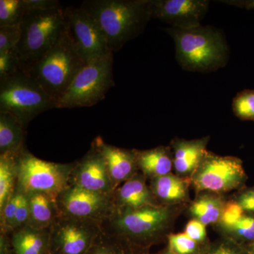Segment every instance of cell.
Listing matches in <instances>:
<instances>
[{
	"instance_id": "42",
	"label": "cell",
	"mask_w": 254,
	"mask_h": 254,
	"mask_svg": "<svg viewBox=\"0 0 254 254\" xmlns=\"http://www.w3.org/2000/svg\"><path fill=\"white\" fill-rule=\"evenodd\" d=\"M7 254H14V251H13V252H10V253Z\"/></svg>"
},
{
	"instance_id": "32",
	"label": "cell",
	"mask_w": 254,
	"mask_h": 254,
	"mask_svg": "<svg viewBox=\"0 0 254 254\" xmlns=\"http://www.w3.org/2000/svg\"><path fill=\"white\" fill-rule=\"evenodd\" d=\"M21 36V25L0 26V53L16 48Z\"/></svg>"
},
{
	"instance_id": "9",
	"label": "cell",
	"mask_w": 254,
	"mask_h": 254,
	"mask_svg": "<svg viewBox=\"0 0 254 254\" xmlns=\"http://www.w3.org/2000/svg\"><path fill=\"white\" fill-rule=\"evenodd\" d=\"M248 176L243 162L235 156H221L207 152L190 177L195 193L203 191L222 193L245 188Z\"/></svg>"
},
{
	"instance_id": "19",
	"label": "cell",
	"mask_w": 254,
	"mask_h": 254,
	"mask_svg": "<svg viewBox=\"0 0 254 254\" xmlns=\"http://www.w3.org/2000/svg\"><path fill=\"white\" fill-rule=\"evenodd\" d=\"M134 150L138 171L147 180L165 176L173 172V155L170 145H160L151 149Z\"/></svg>"
},
{
	"instance_id": "2",
	"label": "cell",
	"mask_w": 254,
	"mask_h": 254,
	"mask_svg": "<svg viewBox=\"0 0 254 254\" xmlns=\"http://www.w3.org/2000/svg\"><path fill=\"white\" fill-rule=\"evenodd\" d=\"M81 7L94 18L113 53L140 36L152 17V0H86Z\"/></svg>"
},
{
	"instance_id": "36",
	"label": "cell",
	"mask_w": 254,
	"mask_h": 254,
	"mask_svg": "<svg viewBox=\"0 0 254 254\" xmlns=\"http://www.w3.org/2000/svg\"><path fill=\"white\" fill-rule=\"evenodd\" d=\"M232 198L236 200L246 213L254 215V187L242 189Z\"/></svg>"
},
{
	"instance_id": "25",
	"label": "cell",
	"mask_w": 254,
	"mask_h": 254,
	"mask_svg": "<svg viewBox=\"0 0 254 254\" xmlns=\"http://www.w3.org/2000/svg\"><path fill=\"white\" fill-rule=\"evenodd\" d=\"M16 155H0V210L14 193L17 185Z\"/></svg>"
},
{
	"instance_id": "38",
	"label": "cell",
	"mask_w": 254,
	"mask_h": 254,
	"mask_svg": "<svg viewBox=\"0 0 254 254\" xmlns=\"http://www.w3.org/2000/svg\"><path fill=\"white\" fill-rule=\"evenodd\" d=\"M222 2L239 6V7L245 8L247 9H254V0L253 1H223Z\"/></svg>"
},
{
	"instance_id": "20",
	"label": "cell",
	"mask_w": 254,
	"mask_h": 254,
	"mask_svg": "<svg viewBox=\"0 0 254 254\" xmlns=\"http://www.w3.org/2000/svg\"><path fill=\"white\" fill-rule=\"evenodd\" d=\"M14 254H51L50 228L38 230L26 226L10 235Z\"/></svg>"
},
{
	"instance_id": "23",
	"label": "cell",
	"mask_w": 254,
	"mask_h": 254,
	"mask_svg": "<svg viewBox=\"0 0 254 254\" xmlns=\"http://www.w3.org/2000/svg\"><path fill=\"white\" fill-rule=\"evenodd\" d=\"M226 200L219 193L201 192L190 203L189 212L193 219L199 220L205 226H215L220 222Z\"/></svg>"
},
{
	"instance_id": "6",
	"label": "cell",
	"mask_w": 254,
	"mask_h": 254,
	"mask_svg": "<svg viewBox=\"0 0 254 254\" xmlns=\"http://www.w3.org/2000/svg\"><path fill=\"white\" fill-rule=\"evenodd\" d=\"M56 108V102L21 69L0 80V112L17 119L26 128L40 114Z\"/></svg>"
},
{
	"instance_id": "29",
	"label": "cell",
	"mask_w": 254,
	"mask_h": 254,
	"mask_svg": "<svg viewBox=\"0 0 254 254\" xmlns=\"http://www.w3.org/2000/svg\"><path fill=\"white\" fill-rule=\"evenodd\" d=\"M26 12L23 0L0 1V26H18Z\"/></svg>"
},
{
	"instance_id": "13",
	"label": "cell",
	"mask_w": 254,
	"mask_h": 254,
	"mask_svg": "<svg viewBox=\"0 0 254 254\" xmlns=\"http://www.w3.org/2000/svg\"><path fill=\"white\" fill-rule=\"evenodd\" d=\"M68 185L90 191L114 195L116 190L110 179L103 155L93 142L86 154L74 162Z\"/></svg>"
},
{
	"instance_id": "24",
	"label": "cell",
	"mask_w": 254,
	"mask_h": 254,
	"mask_svg": "<svg viewBox=\"0 0 254 254\" xmlns=\"http://www.w3.org/2000/svg\"><path fill=\"white\" fill-rule=\"evenodd\" d=\"M26 128L12 115L0 112V155H16L24 148Z\"/></svg>"
},
{
	"instance_id": "27",
	"label": "cell",
	"mask_w": 254,
	"mask_h": 254,
	"mask_svg": "<svg viewBox=\"0 0 254 254\" xmlns=\"http://www.w3.org/2000/svg\"><path fill=\"white\" fill-rule=\"evenodd\" d=\"M85 254H133V247L127 241L101 227L98 236Z\"/></svg>"
},
{
	"instance_id": "31",
	"label": "cell",
	"mask_w": 254,
	"mask_h": 254,
	"mask_svg": "<svg viewBox=\"0 0 254 254\" xmlns=\"http://www.w3.org/2000/svg\"><path fill=\"white\" fill-rule=\"evenodd\" d=\"M203 254H251L248 248L224 237L210 242Z\"/></svg>"
},
{
	"instance_id": "12",
	"label": "cell",
	"mask_w": 254,
	"mask_h": 254,
	"mask_svg": "<svg viewBox=\"0 0 254 254\" xmlns=\"http://www.w3.org/2000/svg\"><path fill=\"white\" fill-rule=\"evenodd\" d=\"M100 230V222L60 216L50 227L51 254H85Z\"/></svg>"
},
{
	"instance_id": "3",
	"label": "cell",
	"mask_w": 254,
	"mask_h": 254,
	"mask_svg": "<svg viewBox=\"0 0 254 254\" xmlns=\"http://www.w3.org/2000/svg\"><path fill=\"white\" fill-rule=\"evenodd\" d=\"M175 41L176 58L183 69L194 72L215 71L226 65L230 50L221 31L211 26L165 29Z\"/></svg>"
},
{
	"instance_id": "15",
	"label": "cell",
	"mask_w": 254,
	"mask_h": 254,
	"mask_svg": "<svg viewBox=\"0 0 254 254\" xmlns=\"http://www.w3.org/2000/svg\"><path fill=\"white\" fill-rule=\"evenodd\" d=\"M93 142L103 155L115 190L139 173L134 149L108 144L100 136L95 138Z\"/></svg>"
},
{
	"instance_id": "8",
	"label": "cell",
	"mask_w": 254,
	"mask_h": 254,
	"mask_svg": "<svg viewBox=\"0 0 254 254\" xmlns=\"http://www.w3.org/2000/svg\"><path fill=\"white\" fill-rule=\"evenodd\" d=\"M17 186L26 193L42 192L56 197L68 185L74 163L61 164L37 158L26 147L18 153Z\"/></svg>"
},
{
	"instance_id": "1",
	"label": "cell",
	"mask_w": 254,
	"mask_h": 254,
	"mask_svg": "<svg viewBox=\"0 0 254 254\" xmlns=\"http://www.w3.org/2000/svg\"><path fill=\"white\" fill-rule=\"evenodd\" d=\"M183 205H148L136 210H115L101 222L105 231L133 247L148 249L167 240Z\"/></svg>"
},
{
	"instance_id": "21",
	"label": "cell",
	"mask_w": 254,
	"mask_h": 254,
	"mask_svg": "<svg viewBox=\"0 0 254 254\" xmlns=\"http://www.w3.org/2000/svg\"><path fill=\"white\" fill-rule=\"evenodd\" d=\"M1 233L10 235L18 229L28 225L29 205L27 193L16 185L10 199L0 210Z\"/></svg>"
},
{
	"instance_id": "37",
	"label": "cell",
	"mask_w": 254,
	"mask_h": 254,
	"mask_svg": "<svg viewBox=\"0 0 254 254\" xmlns=\"http://www.w3.org/2000/svg\"><path fill=\"white\" fill-rule=\"evenodd\" d=\"M26 10H50L61 8L59 1L55 0H23Z\"/></svg>"
},
{
	"instance_id": "22",
	"label": "cell",
	"mask_w": 254,
	"mask_h": 254,
	"mask_svg": "<svg viewBox=\"0 0 254 254\" xmlns=\"http://www.w3.org/2000/svg\"><path fill=\"white\" fill-rule=\"evenodd\" d=\"M28 226L38 230L50 228L60 216L56 197L42 192H28Z\"/></svg>"
},
{
	"instance_id": "5",
	"label": "cell",
	"mask_w": 254,
	"mask_h": 254,
	"mask_svg": "<svg viewBox=\"0 0 254 254\" xmlns=\"http://www.w3.org/2000/svg\"><path fill=\"white\" fill-rule=\"evenodd\" d=\"M21 36L16 47L20 69L28 66L55 46L65 28L64 9L26 10Z\"/></svg>"
},
{
	"instance_id": "16",
	"label": "cell",
	"mask_w": 254,
	"mask_h": 254,
	"mask_svg": "<svg viewBox=\"0 0 254 254\" xmlns=\"http://www.w3.org/2000/svg\"><path fill=\"white\" fill-rule=\"evenodd\" d=\"M210 136L197 139L186 140L175 138L172 140L174 170L175 175L182 178L190 179L206 154Z\"/></svg>"
},
{
	"instance_id": "11",
	"label": "cell",
	"mask_w": 254,
	"mask_h": 254,
	"mask_svg": "<svg viewBox=\"0 0 254 254\" xmlns=\"http://www.w3.org/2000/svg\"><path fill=\"white\" fill-rule=\"evenodd\" d=\"M65 27L86 64L112 53L106 38L91 15L80 7L64 9Z\"/></svg>"
},
{
	"instance_id": "39",
	"label": "cell",
	"mask_w": 254,
	"mask_h": 254,
	"mask_svg": "<svg viewBox=\"0 0 254 254\" xmlns=\"http://www.w3.org/2000/svg\"><path fill=\"white\" fill-rule=\"evenodd\" d=\"M133 254H152L150 252V250L148 249L137 248L133 247Z\"/></svg>"
},
{
	"instance_id": "10",
	"label": "cell",
	"mask_w": 254,
	"mask_h": 254,
	"mask_svg": "<svg viewBox=\"0 0 254 254\" xmlns=\"http://www.w3.org/2000/svg\"><path fill=\"white\" fill-rule=\"evenodd\" d=\"M113 195L68 185L58 195L56 200L60 216L101 223L116 210Z\"/></svg>"
},
{
	"instance_id": "28",
	"label": "cell",
	"mask_w": 254,
	"mask_h": 254,
	"mask_svg": "<svg viewBox=\"0 0 254 254\" xmlns=\"http://www.w3.org/2000/svg\"><path fill=\"white\" fill-rule=\"evenodd\" d=\"M166 240L167 248L175 254H203L210 244L200 245L187 236L185 232L170 233Z\"/></svg>"
},
{
	"instance_id": "35",
	"label": "cell",
	"mask_w": 254,
	"mask_h": 254,
	"mask_svg": "<svg viewBox=\"0 0 254 254\" xmlns=\"http://www.w3.org/2000/svg\"><path fill=\"white\" fill-rule=\"evenodd\" d=\"M185 233L200 245H208L210 243L207 235L206 226L196 219H192L188 222L185 227Z\"/></svg>"
},
{
	"instance_id": "4",
	"label": "cell",
	"mask_w": 254,
	"mask_h": 254,
	"mask_svg": "<svg viewBox=\"0 0 254 254\" xmlns=\"http://www.w3.org/2000/svg\"><path fill=\"white\" fill-rule=\"evenodd\" d=\"M86 64L65 27L55 46L22 71L34 78L57 104Z\"/></svg>"
},
{
	"instance_id": "7",
	"label": "cell",
	"mask_w": 254,
	"mask_h": 254,
	"mask_svg": "<svg viewBox=\"0 0 254 254\" xmlns=\"http://www.w3.org/2000/svg\"><path fill=\"white\" fill-rule=\"evenodd\" d=\"M113 67V53L86 64L57 102L56 108L91 107L105 99L115 85Z\"/></svg>"
},
{
	"instance_id": "34",
	"label": "cell",
	"mask_w": 254,
	"mask_h": 254,
	"mask_svg": "<svg viewBox=\"0 0 254 254\" xmlns=\"http://www.w3.org/2000/svg\"><path fill=\"white\" fill-rule=\"evenodd\" d=\"M245 213L236 200H234L233 198L226 200L220 222L215 225L229 226V225H233L240 220Z\"/></svg>"
},
{
	"instance_id": "17",
	"label": "cell",
	"mask_w": 254,
	"mask_h": 254,
	"mask_svg": "<svg viewBox=\"0 0 254 254\" xmlns=\"http://www.w3.org/2000/svg\"><path fill=\"white\" fill-rule=\"evenodd\" d=\"M113 198L116 210H136L158 205L147 179L140 173L122 184L115 190Z\"/></svg>"
},
{
	"instance_id": "14",
	"label": "cell",
	"mask_w": 254,
	"mask_h": 254,
	"mask_svg": "<svg viewBox=\"0 0 254 254\" xmlns=\"http://www.w3.org/2000/svg\"><path fill=\"white\" fill-rule=\"evenodd\" d=\"M208 8L206 0H152V17L170 27L187 29L201 25Z\"/></svg>"
},
{
	"instance_id": "30",
	"label": "cell",
	"mask_w": 254,
	"mask_h": 254,
	"mask_svg": "<svg viewBox=\"0 0 254 254\" xmlns=\"http://www.w3.org/2000/svg\"><path fill=\"white\" fill-rule=\"evenodd\" d=\"M232 107L237 118L243 121L254 122V89H246L237 93Z\"/></svg>"
},
{
	"instance_id": "41",
	"label": "cell",
	"mask_w": 254,
	"mask_h": 254,
	"mask_svg": "<svg viewBox=\"0 0 254 254\" xmlns=\"http://www.w3.org/2000/svg\"><path fill=\"white\" fill-rule=\"evenodd\" d=\"M247 247L248 248L249 251H250L251 254H254V244Z\"/></svg>"
},
{
	"instance_id": "18",
	"label": "cell",
	"mask_w": 254,
	"mask_h": 254,
	"mask_svg": "<svg viewBox=\"0 0 254 254\" xmlns=\"http://www.w3.org/2000/svg\"><path fill=\"white\" fill-rule=\"evenodd\" d=\"M190 179L175 174L156 177L150 180L149 186L158 205H183L190 200Z\"/></svg>"
},
{
	"instance_id": "33",
	"label": "cell",
	"mask_w": 254,
	"mask_h": 254,
	"mask_svg": "<svg viewBox=\"0 0 254 254\" xmlns=\"http://www.w3.org/2000/svg\"><path fill=\"white\" fill-rule=\"evenodd\" d=\"M20 68L16 48L4 53H0V80L13 74Z\"/></svg>"
},
{
	"instance_id": "26",
	"label": "cell",
	"mask_w": 254,
	"mask_h": 254,
	"mask_svg": "<svg viewBox=\"0 0 254 254\" xmlns=\"http://www.w3.org/2000/svg\"><path fill=\"white\" fill-rule=\"evenodd\" d=\"M221 237L249 247L254 244V215L245 213L240 220L229 226H214Z\"/></svg>"
},
{
	"instance_id": "40",
	"label": "cell",
	"mask_w": 254,
	"mask_h": 254,
	"mask_svg": "<svg viewBox=\"0 0 254 254\" xmlns=\"http://www.w3.org/2000/svg\"><path fill=\"white\" fill-rule=\"evenodd\" d=\"M175 254L173 253V252H170V250H168L167 247H165V248H164L163 250L160 251V252H159L158 254Z\"/></svg>"
}]
</instances>
